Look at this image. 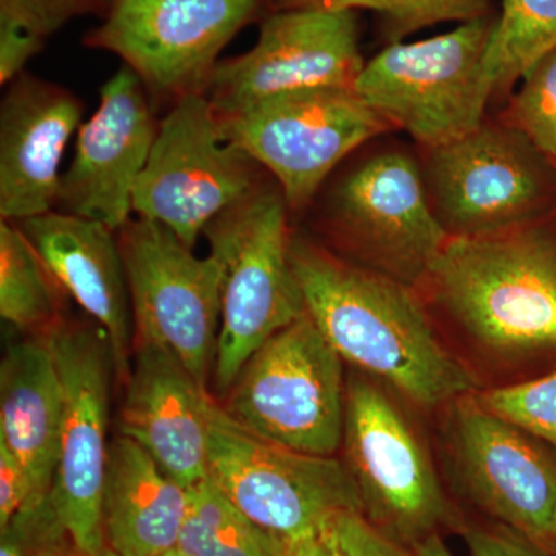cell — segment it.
I'll use <instances>...</instances> for the list:
<instances>
[{"mask_svg":"<svg viewBox=\"0 0 556 556\" xmlns=\"http://www.w3.org/2000/svg\"><path fill=\"white\" fill-rule=\"evenodd\" d=\"M289 255L306 313L343 362L420 408L477 393V379L442 345L416 288L295 233Z\"/></svg>","mask_w":556,"mask_h":556,"instance_id":"cell-1","label":"cell"},{"mask_svg":"<svg viewBox=\"0 0 556 556\" xmlns=\"http://www.w3.org/2000/svg\"><path fill=\"white\" fill-rule=\"evenodd\" d=\"M419 288L486 356L543 375L556 369V211L450 239Z\"/></svg>","mask_w":556,"mask_h":556,"instance_id":"cell-2","label":"cell"},{"mask_svg":"<svg viewBox=\"0 0 556 556\" xmlns=\"http://www.w3.org/2000/svg\"><path fill=\"white\" fill-rule=\"evenodd\" d=\"M289 207L265 181L212 219L203 236L222 269V320L214 383L228 394L248 358L306 313L292 270Z\"/></svg>","mask_w":556,"mask_h":556,"instance_id":"cell-3","label":"cell"},{"mask_svg":"<svg viewBox=\"0 0 556 556\" xmlns=\"http://www.w3.org/2000/svg\"><path fill=\"white\" fill-rule=\"evenodd\" d=\"M496 21L490 13L445 35L391 43L365 64L357 93L424 149L470 134L492 101L484 58Z\"/></svg>","mask_w":556,"mask_h":556,"instance_id":"cell-4","label":"cell"},{"mask_svg":"<svg viewBox=\"0 0 556 556\" xmlns=\"http://www.w3.org/2000/svg\"><path fill=\"white\" fill-rule=\"evenodd\" d=\"M345 401L342 357L305 313L248 358L222 407L263 441L334 456L342 447Z\"/></svg>","mask_w":556,"mask_h":556,"instance_id":"cell-5","label":"cell"},{"mask_svg":"<svg viewBox=\"0 0 556 556\" xmlns=\"http://www.w3.org/2000/svg\"><path fill=\"white\" fill-rule=\"evenodd\" d=\"M340 448L365 517L401 546L412 551L442 527L457 525L426 445L378 382L348 378Z\"/></svg>","mask_w":556,"mask_h":556,"instance_id":"cell-6","label":"cell"},{"mask_svg":"<svg viewBox=\"0 0 556 556\" xmlns=\"http://www.w3.org/2000/svg\"><path fill=\"white\" fill-rule=\"evenodd\" d=\"M217 118L222 137L277 182L289 212L305 211L351 152L393 129L356 89L289 91Z\"/></svg>","mask_w":556,"mask_h":556,"instance_id":"cell-7","label":"cell"},{"mask_svg":"<svg viewBox=\"0 0 556 556\" xmlns=\"http://www.w3.org/2000/svg\"><path fill=\"white\" fill-rule=\"evenodd\" d=\"M424 181L450 239L489 236L556 211V166L515 127L478 129L426 149Z\"/></svg>","mask_w":556,"mask_h":556,"instance_id":"cell-8","label":"cell"},{"mask_svg":"<svg viewBox=\"0 0 556 556\" xmlns=\"http://www.w3.org/2000/svg\"><path fill=\"white\" fill-rule=\"evenodd\" d=\"M207 475L243 514L289 544L313 535L340 511L364 514L343 460L263 441L217 402L211 415Z\"/></svg>","mask_w":556,"mask_h":556,"instance_id":"cell-9","label":"cell"},{"mask_svg":"<svg viewBox=\"0 0 556 556\" xmlns=\"http://www.w3.org/2000/svg\"><path fill=\"white\" fill-rule=\"evenodd\" d=\"M266 0H109L104 21L84 46L124 61L155 101L206 94L230 40Z\"/></svg>","mask_w":556,"mask_h":556,"instance_id":"cell-10","label":"cell"},{"mask_svg":"<svg viewBox=\"0 0 556 556\" xmlns=\"http://www.w3.org/2000/svg\"><path fill=\"white\" fill-rule=\"evenodd\" d=\"M257 161L226 141L206 94H190L160 121L134 193V214L195 247L208 223L266 181Z\"/></svg>","mask_w":556,"mask_h":556,"instance_id":"cell-11","label":"cell"},{"mask_svg":"<svg viewBox=\"0 0 556 556\" xmlns=\"http://www.w3.org/2000/svg\"><path fill=\"white\" fill-rule=\"evenodd\" d=\"M325 225L357 265L419 288L448 233L431 207L422 166L388 149L358 163L329 192Z\"/></svg>","mask_w":556,"mask_h":556,"instance_id":"cell-12","label":"cell"},{"mask_svg":"<svg viewBox=\"0 0 556 556\" xmlns=\"http://www.w3.org/2000/svg\"><path fill=\"white\" fill-rule=\"evenodd\" d=\"M129 283L135 343H152L177 358L207 388L222 320V269L193 248L144 218L118 232Z\"/></svg>","mask_w":556,"mask_h":556,"instance_id":"cell-13","label":"cell"},{"mask_svg":"<svg viewBox=\"0 0 556 556\" xmlns=\"http://www.w3.org/2000/svg\"><path fill=\"white\" fill-rule=\"evenodd\" d=\"M445 442L464 495L556 556L554 447L493 415L477 393L447 405Z\"/></svg>","mask_w":556,"mask_h":556,"instance_id":"cell-14","label":"cell"},{"mask_svg":"<svg viewBox=\"0 0 556 556\" xmlns=\"http://www.w3.org/2000/svg\"><path fill=\"white\" fill-rule=\"evenodd\" d=\"M60 372L64 415L50 497L83 556L105 548L102 492L108 471L112 353L97 324L67 318L47 336Z\"/></svg>","mask_w":556,"mask_h":556,"instance_id":"cell-15","label":"cell"},{"mask_svg":"<svg viewBox=\"0 0 556 556\" xmlns=\"http://www.w3.org/2000/svg\"><path fill=\"white\" fill-rule=\"evenodd\" d=\"M365 64L356 11L277 9L251 50L219 61L206 97L225 115L289 91L356 89Z\"/></svg>","mask_w":556,"mask_h":556,"instance_id":"cell-16","label":"cell"},{"mask_svg":"<svg viewBox=\"0 0 556 556\" xmlns=\"http://www.w3.org/2000/svg\"><path fill=\"white\" fill-rule=\"evenodd\" d=\"M141 80L123 65L102 86L100 108L76 134L75 156L61 177L56 211L118 232L134 215V193L160 123Z\"/></svg>","mask_w":556,"mask_h":556,"instance_id":"cell-17","label":"cell"},{"mask_svg":"<svg viewBox=\"0 0 556 556\" xmlns=\"http://www.w3.org/2000/svg\"><path fill=\"white\" fill-rule=\"evenodd\" d=\"M0 104V217L20 223L56 208L61 163L84 105L60 84L22 73Z\"/></svg>","mask_w":556,"mask_h":556,"instance_id":"cell-18","label":"cell"},{"mask_svg":"<svg viewBox=\"0 0 556 556\" xmlns=\"http://www.w3.org/2000/svg\"><path fill=\"white\" fill-rule=\"evenodd\" d=\"M16 225L62 291L102 329L116 382L126 386L134 362L135 327L126 266L115 230L56 208Z\"/></svg>","mask_w":556,"mask_h":556,"instance_id":"cell-19","label":"cell"},{"mask_svg":"<svg viewBox=\"0 0 556 556\" xmlns=\"http://www.w3.org/2000/svg\"><path fill=\"white\" fill-rule=\"evenodd\" d=\"M119 413L131 439L170 478L189 489L207 477L208 431L215 399L163 348L135 343Z\"/></svg>","mask_w":556,"mask_h":556,"instance_id":"cell-20","label":"cell"},{"mask_svg":"<svg viewBox=\"0 0 556 556\" xmlns=\"http://www.w3.org/2000/svg\"><path fill=\"white\" fill-rule=\"evenodd\" d=\"M64 397L46 338L7 346L0 364V442L20 459L31 504L50 495L60 464Z\"/></svg>","mask_w":556,"mask_h":556,"instance_id":"cell-21","label":"cell"},{"mask_svg":"<svg viewBox=\"0 0 556 556\" xmlns=\"http://www.w3.org/2000/svg\"><path fill=\"white\" fill-rule=\"evenodd\" d=\"M189 493L131 439L110 442L102 492L105 547L119 556H163L178 546Z\"/></svg>","mask_w":556,"mask_h":556,"instance_id":"cell-22","label":"cell"},{"mask_svg":"<svg viewBox=\"0 0 556 556\" xmlns=\"http://www.w3.org/2000/svg\"><path fill=\"white\" fill-rule=\"evenodd\" d=\"M64 291L20 226L0 223V317L30 338L64 320Z\"/></svg>","mask_w":556,"mask_h":556,"instance_id":"cell-23","label":"cell"},{"mask_svg":"<svg viewBox=\"0 0 556 556\" xmlns=\"http://www.w3.org/2000/svg\"><path fill=\"white\" fill-rule=\"evenodd\" d=\"M188 493L178 551L190 556H288L289 543L243 514L208 475Z\"/></svg>","mask_w":556,"mask_h":556,"instance_id":"cell-24","label":"cell"},{"mask_svg":"<svg viewBox=\"0 0 556 556\" xmlns=\"http://www.w3.org/2000/svg\"><path fill=\"white\" fill-rule=\"evenodd\" d=\"M556 49V0H504L484 58L492 100L514 87L541 58Z\"/></svg>","mask_w":556,"mask_h":556,"instance_id":"cell-25","label":"cell"},{"mask_svg":"<svg viewBox=\"0 0 556 556\" xmlns=\"http://www.w3.org/2000/svg\"><path fill=\"white\" fill-rule=\"evenodd\" d=\"M493 0H281L277 9L316 7L327 10H368L386 21L387 33L399 42L412 33L441 22H468L490 14Z\"/></svg>","mask_w":556,"mask_h":556,"instance_id":"cell-26","label":"cell"},{"mask_svg":"<svg viewBox=\"0 0 556 556\" xmlns=\"http://www.w3.org/2000/svg\"><path fill=\"white\" fill-rule=\"evenodd\" d=\"M506 123L556 166V49L526 73L508 101Z\"/></svg>","mask_w":556,"mask_h":556,"instance_id":"cell-27","label":"cell"},{"mask_svg":"<svg viewBox=\"0 0 556 556\" xmlns=\"http://www.w3.org/2000/svg\"><path fill=\"white\" fill-rule=\"evenodd\" d=\"M477 397L493 415L556 450V369L525 382L486 390Z\"/></svg>","mask_w":556,"mask_h":556,"instance_id":"cell-28","label":"cell"},{"mask_svg":"<svg viewBox=\"0 0 556 556\" xmlns=\"http://www.w3.org/2000/svg\"><path fill=\"white\" fill-rule=\"evenodd\" d=\"M0 556H83L50 495L25 506L0 529Z\"/></svg>","mask_w":556,"mask_h":556,"instance_id":"cell-29","label":"cell"},{"mask_svg":"<svg viewBox=\"0 0 556 556\" xmlns=\"http://www.w3.org/2000/svg\"><path fill=\"white\" fill-rule=\"evenodd\" d=\"M109 0H0V35L21 36L46 47L62 27L87 14H102Z\"/></svg>","mask_w":556,"mask_h":556,"instance_id":"cell-30","label":"cell"},{"mask_svg":"<svg viewBox=\"0 0 556 556\" xmlns=\"http://www.w3.org/2000/svg\"><path fill=\"white\" fill-rule=\"evenodd\" d=\"M334 556H415L369 522L362 511H340L321 526Z\"/></svg>","mask_w":556,"mask_h":556,"instance_id":"cell-31","label":"cell"},{"mask_svg":"<svg viewBox=\"0 0 556 556\" xmlns=\"http://www.w3.org/2000/svg\"><path fill=\"white\" fill-rule=\"evenodd\" d=\"M460 532L470 556H555L507 527H463Z\"/></svg>","mask_w":556,"mask_h":556,"instance_id":"cell-32","label":"cell"},{"mask_svg":"<svg viewBox=\"0 0 556 556\" xmlns=\"http://www.w3.org/2000/svg\"><path fill=\"white\" fill-rule=\"evenodd\" d=\"M27 471L5 444L0 442V529L30 503Z\"/></svg>","mask_w":556,"mask_h":556,"instance_id":"cell-33","label":"cell"},{"mask_svg":"<svg viewBox=\"0 0 556 556\" xmlns=\"http://www.w3.org/2000/svg\"><path fill=\"white\" fill-rule=\"evenodd\" d=\"M288 556H334V552L320 527L313 535L289 544Z\"/></svg>","mask_w":556,"mask_h":556,"instance_id":"cell-34","label":"cell"},{"mask_svg":"<svg viewBox=\"0 0 556 556\" xmlns=\"http://www.w3.org/2000/svg\"><path fill=\"white\" fill-rule=\"evenodd\" d=\"M412 552L415 556H453L448 547L445 546L444 541L439 536V533L420 541L419 544L412 548Z\"/></svg>","mask_w":556,"mask_h":556,"instance_id":"cell-35","label":"cell"},{"mask_svg":"<svg viewBox=\"0 0 556 556\" xmlns=\"http://www.w3.org/2000/svg\"><path fill=\"white\" fill-rule=\"evenodd\" d=\"M163 556H190V555L185 554V552L178 551V548H174V551L167 552V554H164Z\"/></svg>","mask_w":556,"mask_h":556,"instance_id":"cell-36","label":"cell"},{"mask_svg":"<svg viewBox=\"0 0 556 556\" xmlns=\"http://www.w3.org/2000/svg\"><path fill=\"white\" fill-rule=\"evenodd\" d=\"M98 556H119L118 554H115V552L110 551V548L105 547L104 551L101 552Z\"/></svg>","mask_w":556,"mask_h":556,"instance_id":"cell-37","label":"cell"}]
</instances>
